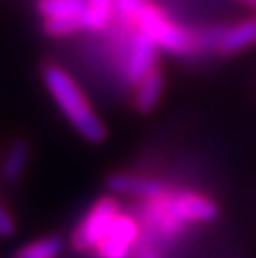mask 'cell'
<instances>
[{
	"label": "cell",
	"instance_id": "277c9868",
	"mask_svg": "<svg viewBox=\"0 0 256 258\" xmlns=\"http://www.w3.org/2000/svg\"><path fill=\"white\" fill-rule=\"evenodd\" d=\"M159 200L165 206V210L171 214V218L183 224L185 228L194 224H210L220 214L218 204L210 196L194 189L167 187L163 194H159Z\"/></svg>",
	"mask_w": 256,
	"mask_h": 258
},
{
	"label": "cell",
	"instance_id": "7c38bea8",
	"mask_svg": "<svg viewBox=\"0 0 256 258\" xmlns=\"http://www.w3.org/2000/svg\"><path fill=\"white\" fill-rule=\"evenodd\" d=\"M62 248H65V240L60 236L50 234L24 244L14 254V258H58L62 254Z\"/></svg>",
	"mask_w": 256,
	"mask_h": 258
},
{
	"label": "cell",
	"instance_id": "5b68a950",
	"mask_svg": "<svg viewBox=\"0 0 256 258\" xmlns=\"http://www.w3.org/2000/svg\"><path fill=\"white\" fill-rule=\"evenodd\" d=\"M143 238V228L137 216L119 212L103 240L95 246V258H131L133 248Z\"/></svg>",
	"mask_w": 256,
	"mask_h": 258
},
{
	"label": "cell",
	"instance_id": "6da1fadb",
	"mask_svg": "<svg viewBox=\"0 0 256 258\" xmlns=\"http://www.w3.org/2000/svg\"><path fill=\"white\" fill-rule=\"evenodd\" d=\"M40 75L48 95L52 97V101L56 103L65 119L71 123V127L89 143L105 141L107 127L103 119L97 115V111L93 109V105L89 103L79 83L56 62L42 64Z\"/></svg>",
	"mask_w": 256,
	"mask_h": 258
},
{
	"label": "cell",
	"instance_id": "e0dca14e",
	"mask_svg": "<svg viewBox=\"0 0 256 258\" xmlns=\"http://www.w3.org/2000/svg\"><path fill=\"white\" fill-rule=\"evenodd\" d=\"M242 2H246V4H252V6H256V0H242Z\"/></svg>",
	"mask_w": 256,
	"mask_h": 258
},
{
	"label": "cell",
	"instance_id": "2e32d148",
	"mask_svg": "<svg viewBox=\"0 0 256 258\" xmlns=\"http://www.w3.org/2000/svg\"><path fill=\"white\" fill-rule=\"evenodd\" d=\"M131 258H161V256H159V252H157V248H155V244L151 240L141 238L137 242V246L133 248Z\"/></svg>",
	"mask_w": 256,
	"mask_h": 258
},
{
	"label": "cell",
	"instance_id": "30bf717a",
	"mask_svg": "<svg viewBox=\"0 0 256 258\" xmlns=\"http://www.w3.org/2000/svg\"><path fill=\"white\" fill-rule=\"evenodd\" d=\"M28 159H30V145L26 139L18 137L10 143L6 155H4V163H2V173H4V179L14 183L22 177L26 165H28Z\"/></svg>",
	"mask_w": 256,
	"mask_h": 258
},
{
	"label": "cell",
	"instance_id": "8fae6325",
	"mask_svg": "<svg viewBox=\"0 0 256 258\" xmlns=\"http://www.w3.org/2000/svg\"><path fill=\"white\" fill-rule=\"evenodd\" d=\"M36 10L42 16V20H48V18H85V0H38Z\"/></svg>",
	"mask_w": 256,
	"mask_h": 258
},
{
	"label": "cell",
	"instance_id": "52a82bcc",
	"mask_svg": "<svg viewBox=\"0 0 256 258\" xmlns=\"http://www.w3.org/2000/svg\"><path fill=\"white\" fill-rule=\"evenodd\" d=\"M105 185L113 196L137 198L139 202L155 198L167 189V185L163 181H159L157 177H149V175H141V173H133V171L109 173L105 179Z\"/></svg>",
	"mask_w": 256,
	"mask_h": 258
},
{
	"label": "cell",
	"instance_id": "8992f818",
	"mask_svg": "<svg viewBox=\"0 0 256 258\" xmlns=\"http://www.w3.org/2000/svg\"><path fill=\"white\" fill-rule=\"evenodd\" d=\"M157 56L159 48L155 46V42L143 32L133 30L125 58V79L131 85H137L145 75L157 69Z\"/></svg>",
	"mask_w": 256,
	"mask_h": 258
},
{
	"label": "cell",
	"instance_id": "3957f363",
	"mask_svg": "<svg viewBox=\"0 0 256 258\" xmlns=\"http://www.w3.org/2000/svg\"><path fill=\"white\" fill-rule=\"evenodd\" d=\"M121 212V204L117 196L107 194L95 200V204L87 210V214L79 220V224L71 232V246L77 252H93L95 246L103 240L113 220Z\"/></svg>",
	"mask_w": 256,
	"mask_h": 258
},
{
	"label": "cell",
	"instance_id": "ba28073f",
	"mask_svg": "<svg viewBox=\"0 0 256 258\" xmlns=\"http://www.w3.org/2000/svg\"><path fill=\"white\" fill-rule=\"evenodd\" d=\"M252 44H256V14L248 16L236 24L224 26L222 36L216 46V52L222 56H234Z\"/></svg>",
	"mask_w": 256,
	"mask_h": 258
},
{
	"label": "cell",
	"instance_id": "9a60e30c",
	"mask_svg": "<svg viewBox=\"0 0 256 258\" xmlns=\"http://www.w3.org/2000/svg\"><path fill=\"white\" fill-rule=\"evenodd\" d=\"M16 232V220L4 204H0V238H10Z\"/></svg>",
	"mask_w": 256,
	"mask_h": 258
},
{
	"label": "cell",
	"instance_id": "9c48e42d",
	"mask_svg": "<svg viewBox=\"0 0 256 258\" xmlns=\"http://www.w3.org/2000/svg\"><path fill=\"white\" fill-rule=\"evenodd\" d=\"M135 91H133V107L137 113H151L159 101H161V95H163V87H165V79L161 75L159 69L151 71L149 75H145L137 85H133Z\"/></svg>",
	"mask_w": 256,
	"mask_h": 258
},
{
	"label": "cell",
	"instance_id": "5bb4252c",
	"mask_svg": "<svg viewBox=\"0 0 256 258\" xmlns=\"http://www.w3.org/2000/svg\"><path fill=\"white\" fill-rule=\"evenodd\" d=\"M42 28L48 36L62 38V36H71L75 32L85 30V24H83V18H48V20H42Z\"/></svg>",
	"mask_w": 256,
	"mask_h": 258
},
{
	"label": "cell",
	"instance_id": "7a4b0ae2",
	"mask_svg": "<svg viewBox=\"0 0 256 258\" xmlns=\"http://www.w3.org/2000/svg\"><path fill=\"white\" fill-rule=\"evenodd\" d=\"M129 28L143 32L155 42L159 50L169 54L185 56L200 50L196 30L177 24L163 8H159L151 0H141L135 16L129 22Z\"/></svg>",
	"mask_w": 256,
	"mask_h": 258
},
{
	"label": "cell",
	"instance_id": "4fadbf2b",
	"mask_svg": "<svg viewBox=\"0 0 256 258\" xmlns=\"http://www.w3.org/2000/svg\"><path fill=\"white\" fill-rule=\"evenodd\" d=\"M113 2L115 0H85V30L87 32H103L113 18Z\"/></svg>",
	"mask_w": 256,
	"mask_h": 258
}]
</instances>
